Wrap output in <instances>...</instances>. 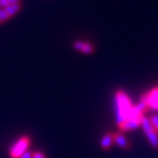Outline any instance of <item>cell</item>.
Masks as SVG:
<instances>
[{
    "label": "cell",
    "mask_w": 158,
    "mask_h": 158,
    "mask_svg": "<svg viewBox=\"0 0 158 158\" xmlns=\"http://www.w3.org/2000/svg\"><path fill=\"white\" fill-rule=\"evenodd\" d=\"M116 99V123L120 126L123 122L128 118L130 112H131L132 104L128 97L125 92L118 90L115 94Z\"/></svg>",
    "instance_id": "cell-1"
},
{
    "label": "cell",
    "mask_w": 158,
    "mask_h": 158,
    "mask_svg": "<svg viewBox=\"0 0 158 158\" xmlns=\"http://www.w3.org/2000/svg\"><path fill=\"white\" fill-rule=\"evenodd\" d=\"M30 143H31V142H30V137H27V136H23L22 138H20L19 141L12 146L11 151H10V156H11V158L21 157V155L29 149Z\"/></svg>",
    "instance_id": "cell-2"
},
{
    "label": "cell",
    "mask_w": 158,
    "mask_h": 158,
    "mask_svg": "<svg viewBox=\"0 0 158 158\" xmlns=\"http://www.w3.org/2000/svg\"><path fill=\"white\" fill-rule=\"evenodd\" d=\"M141 100L145 101L146 103L148 104L149 108H153L158 110V87L155 89H153L152 91L145 94L143 97H142Z\"/></svg>",
    "instance_id": "cell-3"
},
{
    "label": "cell",
    "mask_w": 158,
    "mask_h": 158,
    "mask_svg": "<svg viewBox=\"0 0 158 158\" xmlns=\"http://www.w3.org/2000/svg\"><path fill=\"white\" fill-rule=\"evenodd\" d=\"M141 121H142V118H127V120H126L125 122H123L118 127H120V130H121L122 132L135 130V128H137L138 126L141 125Z\"/></svg>",
    "instance_id": "cell-4"
},
{
    "label": "cell",
    "mask_w": 158,
    "mask_h": 158,
    "mask_svg": "<svg viewBox=\"0 0 158 158\" xmlns=\"http://www.w3.org/2000/svg\"><path fill=\"white\" fill-rule=\"evenodd\" d=\"M73 46L76 51H80L84 54H91L94 51V47L91 43L84 42V41H76Z\"/></svg>",
    "instance_id": "cell-5"
},
{
    "label": "cell",
    "mask_w": 158,
    "mask_h": 158,
    "mask_svg": "<svg viewBox=\"0 0 158 158\" xmlns=\"http://www.w3.org/2000/svg\"><path fill=\"white\" fill-rule=\"evenodd\" d=\"M114 143H115L118 146H120V147L124 148V149L131 148V144L128 143L127 138H126L122 133H120V132L114 133Z\"/></svg>",
    "instance_id": "cell-6"
},
{
    "label": "cell",
    "mask_w": 158,
    "mask_h": 158,
    "mask_svg": "<svg viewBox=\"0 0 158 158\" xmlns=\"http://www.w3.org/2000/svg\"><path fill=\"white\" fill-rule=\"evenodd\" d=\"M113 143H114V133L109 132V133H106V135L102 137L100 145H101V148L103 151H108L109 148L113 145Z\"/></svg>",
    "instance_id": "cell-7"
},
{
    "label": "cell",
    "mask_w": 158,
    "mask_h": 158,
    "mask_svg": "<svg viewBox=\"0 0 158 158\" xmlns=\"http://www.w3.org/2000/svg\"><path fill=\"white\" fill-rule=\"evenodd\" d=\"M3 9L6 10V12L8 13L9 18H11V17H13L15 15H17V13L20 11V9H21V3H15V5H9V6H7L6 8H3Z\"/></svg>",
    "instance_id": "cell-8"
},
{
    "label": "cell",
    "mask_w": 158,
    "mask_h": 158,
    "mask_svg": "<svg viewBox=\"0 0 158 158\" xmlns=\"http://www.w3.org/2000/svg\"><path fill=\"white\" fill-rule=\"evenodd\" d=\"M141 125L142 127H143L144 132H145V134H148L151 133V132H153L155 128H154V126L152 125L151 121H149V118H145V116H142V121H141Z\"/></svg>",
    "instance_id": "cell-9"
},
{
    "label": "cell",
    "mask_w": 158,
    "mask_h": 158,
    "mask_svg": "<svg viewBox=\"0 0 158 158\" xmlns=\"http://www.w3.org/2000/svg\"><path fill=\"white\" fill-rule=\"evenodd\" d=\"M146 135H147L148 142H149V144L152 145V147L157 149L158 148V132L156 131V130H154L153 132L146 134Z\"/></svg>",
    "instance_id": "cell-10"
},
{
    "label": "cell",
    "mask_w": 158,
    "mask_h": 158,
    "mask_svg": "<svg viewBox=\"0 0 158 158\" xmlns=\"http://www.w3.org/2000/svg\"><path fill=\"white\" fill-rule=\"evenodd\" d=\"M135 106V109H136V110H137V111L139 112L141 114H144L146 111H147L148 109H149L148 104L146 103L145 101H143V100H141V101H139V103L136 104V106Z\"/></svg>",
    "instance_id": "cell-11"
},
{
    "label": "cell",
    "mask_w": 158,
    "mask_h": 158,
    "mask_svg": "<svg viewBox=\"0 0 158 158\" xmlns=\"http://www.w3.org/2000/svg\"><path fill=\"white\" fill-rule=\"evenodd\" d=\"M149 121H151L152 125L154 126V128L157 131V130H158V115H157V114H154V115H152L151 118H149Z\"/></svg>",
    "instance_id": "cell-12"
},
{
    "label": "cell",
    "mask_w": 158,
    "mask_h": 158,
    "mask_svg": "<svg viewBox=\"0 0 158 158\" xmlns=\"http://www.w3.org/2000/svg\"><path fill=\"white\" fill-rule=\"evenodd\" d=\"M8 19H10V18H9V15H8V13L6 12V10L5 9L0 10V24L3 23L5 21H7Z\"/></svg>",
    "instance_id": "cell-13"
},
{
    "label": "cell",
    "mask_w": 158,
    "mask_h": 158,
    "mask_svg": "<svg viewBox=\"0 0 158 158\" xmlns=\"http://www.w3.org/2000/svg\"><path fill=\"white\" fill-rule=\"evenodd\" d=\"M32 156H33V153L27 149L25 153H23L22 155H21V157H20V158H32Z\"/></svg>",
    "instance_id": "cell-14"
},
{
    "label": "cell",
    "mask_w": 158,
    "mask_h": 158,
    "mask_svg": "<svg viewBox=\"0 0 158 158\" xmlns=\"http://www.w3.org/2000/svg\"><path fill=\"white\" fill-rule=\"evenodd\" d=\"M32 158H46V156L41 152H35V153H33Z\"/></svg>",
    "instance_id": "cell-15"
},
{
    "label": "cell",
    "mask_w": 158,
    "mask_h": 158,
    "mask_svg": "<svg viewBox=\"0 0 158 158\" xmlns=\"http://www.w3.org/2000/svg\"><path fill=\"white\" fill-rule=\"evenodd\" d=\"M9 5V0H0V9H3Z\"/></svg>",
    "instance_id": "cell-16"
},
{
    "label": "cell",
    "mask_w": 158,
    "mask_h": 158,
    "mask_svg": "<svg viewBox=\"0 0 158 158\" xmlns=\"http://www.w3.org/2000/svg\"><path fill=\"white\" fill-rule=\"evenodd\" d=\"M10 5H15V3H20V0H9Z\"/></svg>",
    "instance_id": "cell-17"
},
{
    "label": "cell",
    "mask_w": 158,
    "mask_h": 158,
    "mask_svg": "<svg viewBox=\"0 0 158 158\" xmlns=\"http://www.w3.org/2000/svg\"><path fill=\"white\" fill-rule=\"evenodd\" d=\"M157 132H158V130H157Z\"/></svg>",
    "instance_id": "cell-18"
}]
</instances>
